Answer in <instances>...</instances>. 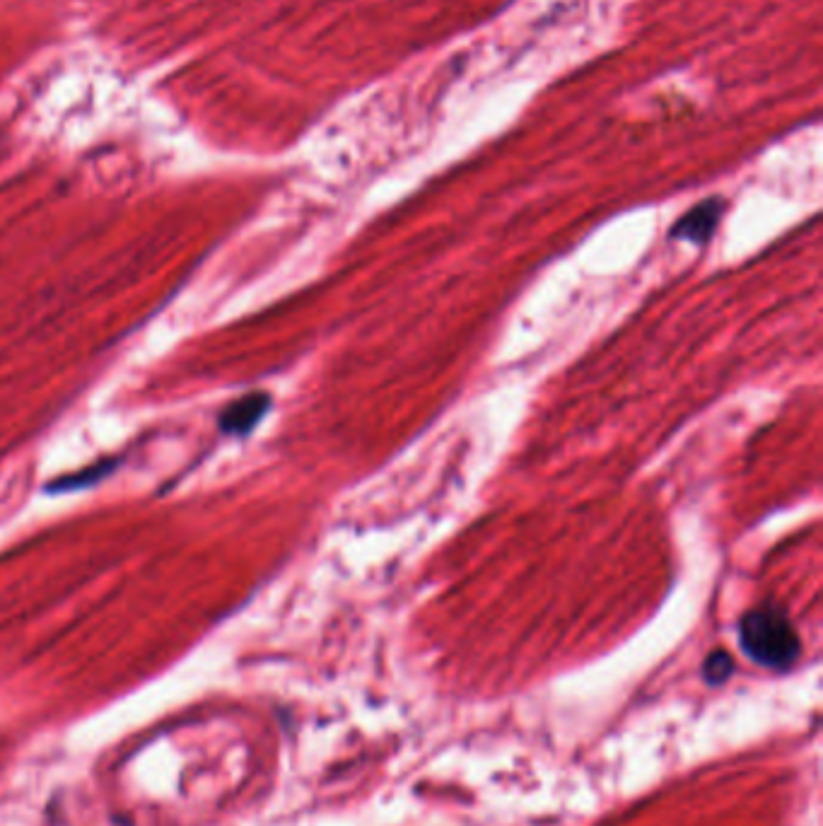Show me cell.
<instances>
[{"mask_svg":"<svg viewBox=\"0 0 823 826\" xmlns=\"http://www.w3.org/2000/svg\"><path fill=\"white\" fill-rule=\"evenodd\" d=\"M739 638L744 653L770 670H787L799 657V636L780 607L751 609L741 619Z\"/></svg>","mask_w":823,"mask_h":826,"instance_id":"obj_1","label":"cell"},{"mask_svg":"<svg viewBox=\"0 0 823 826\" xmlns=\"http://www.w3.org/2000/svg\"><path fill=\"white\" fill-rule=\"evenodd\" d=\"M722 213H725V201L705 199L703 203H698L696 208H691V211L674 225L671 237H674V240H688L696 244L708 242L712 232L717 228V223H720Z\"/></svg>","mask_w":823,"mask_h":826,"instance_id":"obj_2","label":"cell"},{"mask_svg":"<svg viewBox=\"0 0 823 826\" xmlns=\"http://www.w3.org/2000/svg\"><path fill=\"white\" fill-rule=\"evenodd\" d=\"M268 406H271V399H268L264 392L247 394V397L237 399L235 404H230L223 411L220 428H223L227 435H247L249 430H254L256 423L266 416Z\"/></svg>","mask_w":823,"mask_h":826,"instance_id":"obj_3","label":"cell"},{"mask_svg":"<svg viewBox=\"0 0 823 826\" xmlns=\"http://www.w3.org/2000/svg\"><path fill=\"white\" fill-rule=\"evenodd\" d=\"M729 672H732V657L727 653H720V650H717L715 655H710L708 662H705V679L712 684L725 682Z\"/></svg>","mask_w":823,"mask_h":826,"instance_id":"obj_4","label":"cell"}]
</instances>
